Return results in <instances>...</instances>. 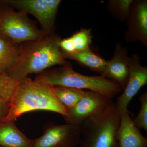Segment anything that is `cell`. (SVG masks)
Segmentation results:
<instances>
[{"label": "cell", "instance_id": "cell-1", "mask_svg": "<svg viewBox=\"0 0 147 147\" xmlns=\"http://www.w3.org/2000/svg\"><path fill=\"white\" fill-rule=\"evenodd\" d=\"M61 40L59 37L50 34L21 45L16 61L6 71L18 82L29 74H39L51 67L68 63L60 47Z\"/></svg>", "mask_w": 147, "mask_h": 147}, {"label": "cell", "instance_id": "cell-2", "mask_svg": "<svg viewBox=\"0 0 147 147\" xmlns=\"http://www.w3.org/2000/svg\"><path fill=\"white\" fill-rule=\"evenodd\" d=\"M9 102V113L2 121H15L23 114L36 110L55 112L63 117L67 112L53 93L52 86L28 77L18 82Z\"/></svg>", "mask_w": 147, "mask_h": 147}, {"label": "cell", "instance_id": "cell-3", "mask_svg": "<svg viewBox=\"0 0 147 147\" xmlns=\"http://www.w3.org/2000/svg\"><path fill=\"white\" fill-rule=\"evenodd\" d=\"M51 86H60L77 89H87L113 99L123 89L114 81L101 76H89L76 72L70 63L59 68L43 71L35 77Z\"/></svg>", "mask_w": 147, "mask_h": 147}, {"label": "cell", "instance_id": "cell-4", "mask_svg": "<svg viewBox=\"0 0 147 147\" xmlns=\"http://www.w3.org/2000/svg\"><path fill=\"white\" fill-rule=\"evenodd\" d=\"M120 114L112 102L99 114L87 119L80 125L81 147H119L117 132Z\"/></svg>", "mask_w": 147, "mask_h": 147}, {"label": "cell", "instance_id": "cell-5", "mask_svg": "<svg viewBox=\"0 0 147 147\" xmlns=\"http://www.w3.org/2000/svg\"><path fill=\"white\" fill-rule=\"evenodd\" d=\"M27 14L0 4V36L21 44L41 39L48 35L38 29Z\"/></svg>", "mask_w": 147, "mask_h": 147}, {"label": "cell", "instance_id": "cell-6", "mask_svg": "<svg viewBox=\"0 0 147 147\" xmlns=\"http://www.w3.org/2000/svg\"><path fill=\"white\" fill-rule=\"evenodd\" d=\"M60 0H2L0 4L16 8L34 16L39 22L42 31L51 34Z\"/></svg>", "mask_w": 147, "mask_h": 147}, {"label": "cell", "instance_id": "cell-7", "mask_svg": "<svg viewBox=\"0 0 147 147\" xmlns=\"http://www.w3.org/2000/svg\"><path fill=\"white\" fill-rule=\"evenodd\" d=\"M81 139L80 125L49 121L43 126L42 136L33 139L32 147H74L80 145Z\"/></svg>", "mask_w": 147, "mask_h": 147}, {"label": "cell", "instance_id": "cell-8", "mask_svg": "<svg viewBox=\"0 0 147 147\" xmlns=\"http://www.w3.org/2000/svg\"><path fill=\"white\" fill-rule=\"evenodd\" d=\"M113 102V99L91 91H85L79 102L63 117L66 123L80 125L87 119L99 114Z\"/></svg>", "mask_w": 147, "mask_h": 147}, {"label": "cell", "instance_id": "cell-9", "mask_svg": "<svg viewBox=\"0 0 147 147\" xmlns=\"http://www.w3.org/2000/svg\"><path fill=\"white\" fill-rule=\"evenodd\" d=\"M140 57L133 55L129 57V74L123 93L115 102L119 113L127 110L129 102L140 90L147 84V67L140 64Z\"/></svg>", "mask_w": 147, "mask_h": 147}, {"label": "cell", "instance_id": "cell-10", "mask_svg": "<svg viewBox=\"0 0 147 147\" xmlns=\"http://www.w3.org/2000/svg\"><path fill=\"white\" fill-rule=\"evenodd\" d=\"M125 34V41L130 43L139 41L147 45V1H134L127 21Z\"/></svg>", "mask_w": 147, "mask_h": 147}, {"label": "cell", "instance_id": "cell-11", "mask_svg": "<svg viewBox=\"0 0 147 147\" xmlns=\"http://www.w3.org/2000/svg\"><path fill=\"white\" fill-rule=\"evenodd\" d=\"M129 74V57L127 49L117 43L113 57L106 61L105 68L100 76L115 82L123 90L126 87Z\"/></svg>", "mask_w": 147, "mask_h": 147}, {"label": "cell", "instance_id": "cell-12", "mask_svg": "<svg viewBox=\"0 0 147 147\" xmlns=\"http://www.w3.org/2000/svg\"><path fill=\"white\" fill-rule=\"evenodd\" d=\"M120 114L117 138L119 147H147V139L134 125L128 109Z\"/></svg>", "mask_w": 147, "mask_h": 147}, {"label": "cell", "instance_id": "cell-13", "mask_svg": "<svg viewBox=\"0 0 147 147\" xmlns=\"http://www.w3.org/2000/svg\"><path fill=\"white\" fill-rule=\"evenodd\" d=\"M33 139L28 138L18 128L15 121L0 122V146L32 147Z\"/></svg>", "mask_w": 147, "mask_h": 147}, {"label": "cell", "instance_id": "cell-14", "mask_svg": "<svg viewBox=\"0 0 147 147\" xmlns=\"http://www.w3.org/2000/svg\"><path fill=\"white\" fill-rule=\"evenodd\" d=\"M63 53L65 59L68 58L74 60L91 70L100 74L106 65L107 61L95 54L90 48L72 53Z\"/></svg>", "mask_w": 147, "mask_h": 147}, {"label": "cell", "instance_id": "cell-15", "mask_svg": "<svg viewBox=\"0 0 147 147\" xmlns=\"http://www.w3.org/2000/svg\"><path fill=\"white\" fill-rule=\"evenodd\" d=\"M21 47V44L0 36V73L13 65L18 58Z\"/></svg>", "mask_w": 147, "mask_h": 147}, {"label": "cell", "instance_id": "cell-16", "mask_svg": "<svg viewBox=\"0 0 147 147\" xmlns=\"http://www.w3.org/2000/svg\"><path fill=\"white\" fill-rule=\"evenodd\" d=\"M53 93L67 111L73 108L79 102L85 91L60 86H52Z\"/></svg>", "mask_w": 147, "mask_h": 147}, {"label": "cell", "instance_id": "cell-17", "mask_svg": "<svg viewBox=\"0 0 147 147\" xmlns=\"http://www.w3.org/2000/svg\"><path fill=\"white\" fill-rule=\"evenodd\" d=\"M133 1V0H110L107 4V9L119 21L127 22Z\"/></svg>", "mask_w": 147, "mask_h": 147}, {"label": "cell", "instance_id": "cell-18", "mask_svg": "<svg viewBox=\"0 0 147 147\" xmlns=\"http://www.w3.org/2000/svg\"><path fill=\"white\" fill-rule=\"evenodd\" d=\"M18 82L12 79L6 71L0 73V97L10 102Z\"/></svg>", "mask_w": 147, "mask_h": 147}, {"label": "cell", "instance_id": "cell-19", "mask_svg": "<svg viewBox=\"0 0 147 147\" xmlns=\"http://www.w3.org/2000/svg\"><path fill=\"white\" fill-rule=\"evenodd\" d=\"M71 38L76 52H80L90 48L92 38L90 29H81Z\"/></svg>", "mask_w": 147, "mask_h": 147}, {"label": "cell", "instance_id": "cell-20", "mask_svg": "<svg viewBox=\"0 0 147 147\" xmlns=\"http://www.w3.org/2000/svg\"><path fill=\"white\" fill-rule=\"evenodd\" d=\"M141 108L138 115L132 120L133 123L139 129L147 131V92H144L139 98Z\"/></svg>", "mask_w": 147, "mask_h": 147}, {"label": "cell", "instance_id": "cell-21", "mask_svg": "<svg viewBox=\"0 0 147 147\" xmlns=\"http://www.w3.org/2000/svg\"><path fill=\"white\" fill-rule=\"evenodd\" d=\"M59 45L61 50L63 53H72L76 52L71 37L61 40L60 41Z\"/></svg>", "mask_w": 147, "mask_h": 147}, {"label": "cell", "instance_id": "cell-22", "mask_svg": "<svg viewBox=\"0 0 147 147\" xmlns=\"http://www.w3.org/2000/svg\"><path fill=\"white\" fill-rule=\"evenodd\" d=\"M10 108V102L0 97V122L2 121L7 117Z\"/></svg>", "mask_w": 147, "mask_h": 147}, {"label": "cell", "instance_id": "cell-23", "mask_svg": "<svg viewBox=\"0 0 147 147\" xmlns=\"http://www.w3.org/2000/svg\"><path fill=\"white\" fill-rule=\"evenodd\" d=\"M0 147H2L1 146H0Z\"/></svg>", "mask_w": 147, "mask_h": 147}]
</instances>
